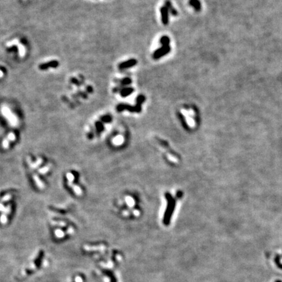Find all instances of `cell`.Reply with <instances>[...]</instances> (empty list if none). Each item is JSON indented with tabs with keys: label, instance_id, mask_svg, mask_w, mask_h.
Instances as JSON below:
<instances>
[{
	"label": "cell",
	"instance_id": "7402d4cb",
	"mask_svg": "<svg viewBox=\"0 0 282 282\" xmlns=\"http://www.w3.org/2000/svg\"><path fill=\"white\" fill-rule=\"evenodd\" d=\"M75 282H83L82 278L80 276H76L75 278Z\"/></svg>",
	"mask_w": 282,
	"mask_h": 282
},
{
	"label": "cell",
	"instance_id": "44dd1931",
	"mask_svg": "<svg viewBox=\"0 0 282 282\" xmlns=\"http://www.w3.org/2000/svg\"><path fill=\"white\" fill-rule=\"evenodd\" d=\"M11 197L12 195H11V194H7V195H5V196L3 197L2 199H1V202H7V201H8L9 200H10Z\"/></svg>",
	"mask_w": 282,
	"mask_h": 282
},
{
	"label": "cell",
	"instance_id": "7a4b0ae2",
	"mask_svg": "<svg viewBox=\"0 0 282 282\" xmlns=\"http://www.w3.org/2000/svg\"><path fill=\"white\" fill-rule=\"evenodd\" d=\"M171 48L170 46H161V47L159 48L158 49L155 50V52L153 53V58H154V60H159V59L161 58L162 57L167 55L170 52H171Z\"/></svg>",
	"mask_w": 282,
	"mask_h": 282
},
{
	"label": "cell",
	"instance_id": "d6986e66",
	"mask_svg": "<svg viewBox=\"0 0 282 282\" xmlns=\"http://www.w3.org/2000/svg\"><path fill=\"white\" fill-rule=\"evenodd\" d=\"M49 170H50V167L45 166V167H44L41 168V169L38 170V171H39V173L42 174H45L47 173V172H48Z\"/></svg>",
	"mask_w": 282,
	"mask_h": 282
},
{
	"label": "cell",
	"instance_id": "5b68a950",
	"mask_svg": "<svg viewBox=\"0 0 282 282\" xmlns=\"http://www.w3.org/2000/svg\"><path fill=\"white\" fill-rule=\"evenodd\" d=\"M134 88L132 87H124L120 91V95L123 98H126L129 96L133 93Z\"/></svg>",
	"mask_w": 282,
	"mask_h": 282
},
{
	"label": "cell",
	"instance_id": "52a82bcc",
	"mask_svg": "<svg viewBox=\"0 0 282 282\" xmlns=\"http://www.w3.org/2000/svg\"><path fill=\"white\" fill-rule=\"evenodd\" d=\"M165 6L167 8L168 10H169V13H171V14H172V16H176V15L178 14L177 11H176V9H175L174 8V7L172 6V3H171V2L170 1H169V0H167V1H165Z\"/></svg>",
	"mask_w": 282,
	"mask_h": 282
},
{
	"label": "cell",
	"instance_id": "5bb4252c",
	"mask_svg": "<svg viewBox=\"0 0 282 282\" xmlns=\"http://www.w3.org/2000/svg\"><path fill=\"white\" fill-rule=\"evenodd\" d=\"M67 178L68 180V186H69V187H72V186H73V180H74V178H75V177H74L73 174H71V172H68L67 174Z\"/></svg>",
	"mask_w": 282,
	"mask_h": 282
},
{
	"label": "cell",
	"instance_id": "30bf717a",
	"mask_svg": "<svg viewBox=\"0 0 282 282\" xmlns=\"http://www.w3.org/2000/svg\"><path fill=\"white\" fill-rule=\"evenodd\" d=\"M170 42H171V39L167 35H163L161 37L159 40V43L162 46H169Z\"/></svg>",
	"mask_w": 282,
	"mask_h": 282
},
{
	"label": "cell",
	"instance_id": "2e32d148",
	"mask_svg": "<svg viewBox=\"0 0 282 282\" xmlns=\"http://www.w3.org/2000/svg\"><path fill=\"white\" fill-rule=\"evenodd\" d=\"M54 232H55L56 236L58 239H61V238L64 237V236H65V232L63 231H61V229H59V228L56 230Z\"/></svg>",
	"mask_w": 282,
	"mask_h": 282
},
{
	"label": "cell",
	"instance_id": "3957f363",
	"mask_svg": "<svg viewBox=\"0 0 282 282\" xmlns=\"http://www.w3.org/2000/svg\"><path fill=\"white\" fill-rule=\"evenodd\" d=\"M137 60H136V59H134V58H132V59H130V60H127V61H123L122 63H121V64L119 65L118 67L120 69H129V68H131V67H133L135 66V65L137 64Z\"/></svg>",
	"mask_w": 282,
	"mask_h": 282
},
{
	"label": "cell",
	"instance_id": "ac0fdd59",
	"mask_svg": "<svg viewBox=\"0 0 282 282\" xmlns=\"http://www.w3.org/2000/svg\"><path fill=\"white\" fill-rule=\"evenodd\" d=\"M10 142H11L10 140H9L7 138H5V139H4L3 140L2 147L4 149H7L8 148H9Z\"/></svg>",
	"mask_w": 282,
	"mask_h": 282
},
{
	"label": "cell",
	"instance_id": "8fae6325",
	"mask_svg": "<svg viewBox=\"0 0 282 282\" xmlns=\"http://www.w3.org/2000/svg\"><path fill=\"white\" fill-rule=\"evenodd\" d=\"M123 139H124V137L122 135H118L113 138V143L114 145H120L123 142Z\"/></svg>",
	"mask_w": 282,
	"mask_h": 282
},
{
	"label": "cell",
	"instance_id": "9a60e30c",
	"mask_svg": "<svg viewBox=\"0 0 282 282\" xmlns=\"http://www.w3.org/2000/svg\"><path fill=\"white\" fill-rule=\"evenodd\" d=\"M72 189H73V191H75V193H76L77 195H79V196H81V195H82V191L81 189H80L78 186L73 184V186H72Z\"/></svg>",
	"mask_w": 282,
	"mask_h": 282
},
{
	"label": "cell",
	"instance_id": "6da1fadb",
	"mask_svg": "<svg viewBox=\"0 0 282 282\" xmlns=\"http://www.w3.org/2000/svg\"><path fill=\"white\" fill-rule=\"evenodd\" d=\"M118 205L123 207L121 214L125 216L137 217L140 214L141 210L137 198L134 194H126L118 200Z\"/></svg>",
	"mask_w": 282,
	"mask_h": 282
},
{
	"label": "cell",
	"instance_id": "e0dca14e",
	"mask_svg": "<svg viewBox=\"0 0 282 282\" xmlns=\"http://www.w3.org/2000/svg\"><path fill=\"white\" fill-rule=\"evenodd\" d=\"M0 222L2 224H5L7 222V213L3 212L1 217H0Z\"/></svg>",
	"mask_w": 282,
	"mask_h": 282
},
{
	"label": "cell",
	"instance_id": "603a6c76",
	"mask_svg": "<svg viewBox=\"0 0 282 282\" xmlns=\"http://www.w3.org/2000/svg\"><path fill=\"white\" fill-rule=\"evenodd\" d=\"M56 223L58 225L61 226V227H65V223L64 222V221H57V222H56Z\"/></svg>",
	"mask_w": 282,
	"mask_h": 282
},
{
	"label": "cell",
	"instance_id": "d4e9b609",
	"mask_svg": "<svg viewBox=\"0 0 282 282\" xmlns=\"http://www.w3.org/2000/svg\"><path fill=\"white\" fill-rule=\"evenodd\" d=\"M74 232V229L72 228V227H70V228H69V230L67 231V233L68 234H72Z\"/></svg>",
	"mask_w": 282,
	"mask_h": 282
},
{
	"label": "cell",
	"instance_id": "ba28073f",
	"mask_svg": "<svg viewBox=\"0 0 282 282\" xmlns=\"http://www.w3.org/2000/svg\"><path fill=\"white\" fill-rule=\"evenodd\" d=\"M189 3L196 11L198 12L201 10V3L199 0H189Z\"/></svg>",
	"mask_w": 282,
	"mask_h": 282
},
{
	"label": "cell",
	"instance_id": "277c9868",
	"mask_svg": "<svg viewBox=\"0 0 282 282\" xmlns=\"http://www.w3.org/2000/svg\"><path fill=\"white\" fill-rule=\"evenodd\" d=\"M160 13H161L162 23L164 25H168L169 22V11L168 9L165 6L162 7L160 9Z\"/></svg>",
	"mask_w": 282,
	"mask_h": 282
},
{
	"label": "cell",
	"instance_id": "cb8c5ba5",
	"mask_svg": "<svg viewBox=\"0 0 282 282\" xmlns=\"http://www.w3.org/2000/svg\"><path fill=\"white\" fill-rule=\"evenodd\" d=\"M5 207L3 206V205L2 203H0V211L3 212L4 210H5Z\"/></svg>",
	"mask_w": 282,
	"mask_h": 282
},
{
	"label": "cell",
	"instance_id": "8992f818",
	"mask_svg": "<svg viewBox=\"0 0 282 282\" xmlns=\"http://www.w3.org/2000/svg\"><path fill=\"white\" fill-rule=\"evenodd\" d=\"M59 64L58 61H51L50 62L46 63V64H41V65L39 66V69H41V70H45L46 69H48L49 67H53L55 68L57 67L58 66Z\"/></svg>",
	"mask_w": 282,
	"mask_h": 282
},
{
	"label": "cell",
	"instance_id": "7c38bea8",
	"mask_svg": "<svg viewBox=\"0 0 282 282\" xmlns=\"http://www.w3.org/2000/svg\"><path fill=\"white\" fill-rule=\"evenodd\" d=\"M136 105H140V106H142V104L144 103L145 102V101H146V97L144 96V95H138L137 97L136 98Z\"/></svg>",
	"mask_w": 282,
	"mask_h": 282
},
{
	"label": "cell",
	"instance_id": "4fadbf2b",
	"mask_svg": "<svg viewBox=\"0 0 282 282\" xmlns=\"http://www.w3.org/2000/svg\"><path fill=\"white\" fill-rule=\"evenodd\" d=\"M120 84H121V86H128V85H130L132 83V79H130V78L129 77H125V78H124L123 79H121V80L120 81Z\"/></svg>",
	"mask_w": 282,
	"mask_h": 282
},
{
	"label": "cell",
	"instance_id": "9c48e42d",
	"mask_svg": "<svg viewBox=\"0 0 282 282\" xmlns=\"http://www.w3.org/2000/svg\"><path fill=\"white\" fill-rule=\"evenodd\" d=\"M33 180L35 181V183H36V185L39 189H43L45 188V185H44L43 182L41 180L39 176H38L37 174H33Z\"/></svg>",
	"mask_w": 282,
	"mask_h": 282
},
{
	"label": "cell",
	"instance_id": "ffe728a7",
	"mask_svg": "<svg viewBox=\"0 0 282 282\" xmlns=\"http://www.w3.org/2000/svg\"><path fill=\"white\" fill-rule=\"evenodd\" d=\"M7 139H9V140H10V142H11V141H13V140H15V139H16V136H15L14 133L11 132V133H9V134H8V135H7Z\"/></svg>",
	"mask_w": 282,
	"mask_h": 282
}]
</instances>
